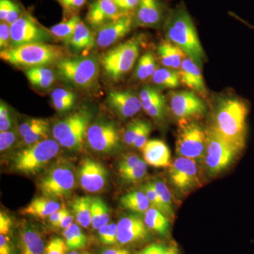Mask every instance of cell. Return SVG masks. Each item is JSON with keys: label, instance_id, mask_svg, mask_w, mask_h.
<instances>
[{"label": "cell", "instance_id": "cell-4", "mask_svg": "<svg viewBox=\"0 0 254 254\" xmlns=\"http://www.w3.org/2000/svg\"><path fill=\"white\" fill-rule=\"evenodd\" d=\"M57 74L62 80L80 89L96 86L100 72L99 62L94 55L66 58L57 63Z\"/></svg>", "mask_w": 254, "mask_h": 254}, {"label": "cell", "instance_id": "cell-29", "mask_svg": "<svg viewBox=\"0 0 254 254\" xmlns=\"http://www.w3.org/2000/svg\"><path fill=\"white\" fill-rule=\"evenodd\" d=\"M93 197L89 195L80 196L73 200L71 209L75 220L78 225L84 228L91 225V204Z\"/></svg>", "mask_w": 254, "mask_h": 254}, {"label": "cell", "instance_id": "cell-45", "mask_svg": "<svg viewBox=\"0 0 254 254\" xmlns=\"http://www.w3.org/2000/svg\"><path fill=\"white\" fill-rule=\"evenodd\" d=\"M68 250L66 242L59 237L53 239L45 248L44 254H66Z\"/></svg>", "mask_w": 254, "mask_h": 254}, {"label": "cell", "instance_id": "cell-33", "mask_svg": "<svg viewBox=\"0 0 254 254\" xmlns=\"http://www.w3.org/2000/svg\"><path fill=\"white\" fill-rule=\"evenodd\" d=\"M144 214V222L148 229L160 235H165L168 233L170 222L166 215L153 207H150Z\"/></svg>", "mask_w": 254, "mask_h": 254}, {"label": "cell", "instance_id": "cell-63", "mask_svg": "<svg viewBox=\"0 0 254 254\" xmlns=\"http://www.w3.org/2000/svg\"><path fill=\"white\" fill-rule=\"evenodd\" d=\"M88 254V253H86V254Z\"/></svg>", "mask_w": 254, "mask_h": 254}, {"label": "cell", "instance_id": "cell-13", "mask_svg": "<svg viewBox=\"0 0 254 254\" xmlns=\"http://www.w3.org/2000/svg\"><path fill=\"white\" fill-rule=\"evenodd\" d=\"M170 108L180 123H187L205 113L206 105L195 92H172L170 95Z\"/></svg>", "mask_w": 254, "mask_h": 254}, {"label": "cell", "instance_id": "cell-20", "mask_svg": "<svg viewBox=\"0 0 254 254\" xmlns=\"http://www.w3.org/2000/svg\"><path fill=\"white\" fill-rule=\"evenodd\" d=\"M123 16L113 0H94L88 7L86 21L92 27L98 29Z\"/></svg>", "mask_w": 254, "mask_h": 254}, {"label": "cell", "instance_id": "cell-51", "mask_svg": "<svg viewBox=\"0 0 254 254\" xmlns=\"http://www.w3.org/2000/svg\"><path fill=\"white\" fill-rule=\"evenodd\" d=\"M66 12L76 14L78 10L86 4V0H56Z\"/></svg>", "mask_w": 254, "mask_h": 254}, {"label": "cell", "instance_id": "cell-46", "mask_svg": "<svg viewBox=\"0 0 254 254\" xmlns=\"http://www.w3.org/2000/svg\"><path fill=\"white\" fill-rule=\"evenodd\" d=\"M12 127V119L8 105L3 102L0 103V132L9 131Z\"/></svg>", "mask_w": 254, "mask_h": 254}, {"label": "cell", "instance_id": "cell-34", "mask_svg": "<svg viewBox=\"0 0 254 254\" xmlns=\"http://www.w3.org/2000/svg\"><path fill=\"white\" fill-rule=\"evenodd\" d=\"M76 100V93L65 88H56L51 93L53 106L60 113H64L71 110Z\"/></svg>", "mask_w": 254, "mask_h": 254}, {"label": "cell", "instance_id": "cell-24", "mask_svg": "<svg viewBox=\"0 0 254 254\" xmlns=\"http://www.w3.org/2000/svg\"><path fill=\"white\" fill-rule=\"evenodd\" d=\"M159 60L164 67L179 71L182 64L187 58L183 50L168 40L160 42L158 47Z\"/></svg>", "mask_w": 254, "mask_h": 254}, {"label": "cell", "instance_id": "cell-38", "mask_svg": "<svg viewBox=\"0 0 254 254\" xmlns=\"http://www.w3.org/2000/svg\"><path fill=\"white\" fill-rule=\"evenodd\" d=\"M153 187L160 197L162 203L165 209V215L166 216H173V206L172 201V195L170 190L163 182L155 181L152 182Z\"/></svg>", "mask_w": 254, "mask_h": 254}, {"label": "cell", "instance_id": "cell-49", "mask_svg": "<svg viewBox=\"0 0 254 254\" xmlns=\"http://www.w3.org/2000/svg\"><path fill=\"white\" fill-rule=\"evenodd\" d=\"M150 132H151V125L148 122L143 121L141 131L138 133V136L136 137L133 147L141 150L145 143L148 141V138Z\"/></svg>", "mask_w": 254, "mask_h": 254}, {"label": "cell", "instance_id": "cell-12", "mask_svg": "<svg viewBox=\"0 0 254 254\" xmlns=\"http://www.w3.org/2000/svg\"><path fill=\"white\" fill-rule=\"evenodd\" d=\"M86 140L94 151L111 153L120 147V132L116 125L112 122H97L88 127Z\"/></svg>", "mask_w": 254, "mask_h": 254}, {"label": "cell", "instance_id": "cell-26", "mask_svg": "<svg viewBox=\"0 0 254 254\" xmlns=\"http://www.w3.org/2000/svg\"><path fill=\"white\" fill-rule=\"evenodd\" d=\"M61 205L55 200L46 197H38L21 210L23 215H31L36 218H46L61 208Z\"/></svg>", "mask_w": 254, "mask_h": 254}, {"label": "cell", "instance_id": "cell-56", "mask_svg": "<svg viewBox=\"0 0 254 254\" xmlns=\"http://www.w3.org/2000/svg\"><path fill=\"white\" fill-rule=\"evenodd\" d=\"M166 249L167 247H164L163 245L153 244L145 247L136 254H165Z\"/></svg>", "mask_w": 254, "mask_h": 254}, {"label": "cell", "instance_id": "cell-31", "mask_svg": "<svg viewBox=\"0 0 254 254\" xmlns=\"http://www.w3.org/2000/svg\"><path fill=\"white\" fill-rule=\"evenodd\" d=\"M151 79L155 86L163 89H175L182 83L179 71L166 67H158Z\"/></svg>", "mask_w": 254, "mask_h": 254}, {"label": "cell", "instance_id": "cell-28", "mask_svg": "<svg viewBox=\"0 0 254 254\" xmlns=\"http://www.w3.org/2000/svg\"><path fill=\"white\" fill-rule=\"evenodd\" d=\"M25 74L32 86L42 91L51 88L56 80L55 71L47 66L28 68Z\"/></svg>", "mask_w": 254, "mask_h": 254}, {"label": "cell", "instance_id": "cell-19", "mask_svg": "<svg viewBox=\"0 0 254 254\" xmlns=\"http://www.w3.org/2000/svg\"><path fill=\"white\" fill-rule=\"evenodd\" d=\"M148 227L138 215L123 217L118 223V242L120 245H128L145 240L148 237Z\"/></svg>", "mask_w": 254, "mask_h": 254}, {"label": "cell", "instance_id": "cell-10", "mask_svg": "<svg viewBox=\"0 0 254 254\" xmlns=\"http://www.w3.org/2000/svg\"><path fill=\"white\" fill-rule=\"evenodd\" d=\"M240 153L213 128L207 131L206 149L203 160L211 175L221 173L228 168Z\"/></svg>", "mask_w": 254, "mask_h": 254}, {"label": "cell", "instance_id": "cell-5", "mask_svg": "<svg viewBox=\"0 0 254 254\" xmlns=\"http://www.w3.org/2000/svg\"><path fill=\"white\" fill-rule=\"evenodd\" d=\"M139 50V41L131 38L105 52L100 60L105 75L114 81L122 79L134 66Z\"/></svg>", "mask_w": 254, "mask_h": 254}, {"label": "cell", "instance_id": "cell-16", "mask_svg": "<svg viewBox=\"0 0 254 254\" xmlns=\"http://www.w3.org/2000/svg\"><path fill=\"white\" fill-rule=\"evenodd\" d=\"M133 27V16L124 15L98 28L96 45L100 48H107L118 43L131 31Z\"/></svg>", "mask_w": 254, "mask_h": 254}, {"label": "cell", "instance_id": "cell-55", "mask_svg": "<svg viewBox=\"0 0 254 254\" xmlns=\"http://www.w3.org/2000/svg\"><path fill=\"white\" fill-rule=\"evenodd\" d=\"M0 254H12L9 235H0Z\"/></svg>", "mask_w": 254, "mask_h": 254}, {"label": "cell", "instance_id": "cell-54", "mask_svg": "<svg viewBox=\"0 0 254 254\" xmlns=\"http://www.w3.org/2000/svg\"><path fill=\"white\" fill-rule=\"evenodd\" d=\"M14 0H0V20L5 22L9 16Z\"/></svg>", "mask_w": 254, "mask_h": 254}, {"label": "cell", "instance_id": "cell-18", "mask_svg": "<svg viewBox=\"0 0 254 254\" xmlns=\"http://www.w3.org/2000/svg\"><path fill=\"white\" fill-rule=\"evenodd\" d=\"M164 21V11L159 0H140L133 14V26L158 28Z\"/></svg>", "mask_w": 254, "mask_h": 254}, {"label": "cell", "instance_id": "cell-42", "mask_svg": "<svg viewBox=\"0 0 254 254\" xmlns=\"http://www.w3.org/2000/svg\"><path fill=\"white\" fill-rule=\"evenodd\" d=\"M49 121L46 119L31 118L25 120L18 128V133L21 137L26 136L28 133L34 131L43 125H48Z\"/></svg>", "mask_w": 254, "mask_h": 254}, {"label": "cell", "instance_id": "cell-62", "mask_svg": "<svg viewBox=\"0 0 254 254\" xmlns=\"http://www.w3.org/2000/svg\"><path fill=\"white\" fill-rule=\"evenodd\" d=\"M245 23H246V24H247V26H250V27H251V28H254V26H251V25L249 24V23H246V22H245Z\"/></svg>", "mask_w": 254, "mask_h": 254}, {"label": "cell", "instance_id": "cell-8", "mask_svg": "<svg viewBox=\"0 0 254 254\" xmlns=\"http://www.w3.org/2000/svg\"><path fill=\"white\" fill-rule=\"evenodd\" d=\"M75 175L71 165L60 163L50 169L40 180L38 187L42 195L51 199L69 196L74 190Z\"/></svg>", "mask_w": 254, "mask_h": 254}, {"label": "cell", "instance_id": "cell-57", "mask_svg": "<svg viewBox=\"0 0 254 254\" xmlns=\"http://www.w3.org/2000/svg\"><path fill=\"white\" fill-rule=\"evenodd\" d=\"M67 210L66 207H65L64 205H63L59 210H57L54 213L52 214L49 217V221L50 223H51V225H53V227H58V224H59L60 220H61L64 215L66 213Z\"/></svg>", "mask_w": 254, "mask_h": 254}, {"label": "cell", "instance_id": "cell-11", "mask_svg": "<svg viewBox=\"0 0 254 254\" xmlns=\"http://www.w3.org/2000/svg\"><path fill=\"white\" fill-rule=\"evenodd\" d=\"M11 47L52 41L50 31L43 28L31 15L24 12L16 22L10 26Z\"/></svg>", "mask_w": 254, "mask_h": 254}, {"label": "cell", "instance_id": "cell-30", "mask_svg": "<svg viewBox=\"0 0 254 254\" xmlns=\"http://www.w3.org/2000/svg\"><path fill=\"white\" fill-rule=\"evenodd\" d=\"M120 203L124 208L138 213H145L151 207L143 190H134L123 195Z\"/></svg>", "mask_w": 254, "mask_h": 254}, {"label": "cell", "instance_id": "cell-23", "mask_svg": "<svg viewBox=\"0 0 254 254\" xmlns=\"http://www.w3.org/2000/svg\"><path fill=\"white\" fill-rule=\"evenodd\" d=\"M141 151L145 163L150 166L166 168L171 165V151L168 145L161 140H148Z\"/></svg>", "mask_w": 254, "mask_h": 254}, {"label": "cell", "instance_id": "cell-6", "mask_svg": "<svg viewBox=\"0 0 254 254\" xmlns=\"http://www.w3.org/2000/svg\"><path fill=\"white\" fill-rule=\"evenodd\" d=\"M91 115L86 110H78L55 124L52 134L61 146L71 150L83 148Z\"/></svg>", "mask_w": 254, "mask_h": 254}, {"label": "cell", "instance_id": "cell-17", "mask_svg": "<svg viewBox=\"0 0 254 254\" xmlns=\"http://www.w3.org/2000/svg\"><path fill=\"white\" fill-rule=\"evenodd\" d=\"M106 102L110 109L123 119L132 118L142 109L139 95L130 90L110 92Z\"/></svg>", "mask_w": 254, "mask_h": 254}, {"label": "cell", "instance_id": "cell-27", "mask_svg": "<svg viewBox=\"0 0 254 254\" xmlns=\"http://www.w3.org/2000/svg\"><path fill=\"white\" fill-rule=\"evenodd\" d=\"M20 254H44V242L41 234L35 229L23 230L19 241Z\"/></svg>", "mask_w": 254, "mask_h": 254}, {"label": "cell", "instance_id": "cell-59", "mask_svg": "<svg viewBox=\"0 0 254 254\" xmlns=\"http://www.w3.org/2000/svg\"><path fill=\"white\" fill-rule=\"evenodd\" d=\"M101 254H131L126 249L110 248L103 251Z\"/></svg>", "mask_w": 254, "mask_h": 254}, {"label": "cell", "instance_id": "cell-60", "mask_svg": "<svg viewBox=\"0 0 254 254\" xmlns=\"http://www.w3.org/2000/svg\"><path fill=\"white\" fill-rule=\"evenodd\" d=\"M165 254H179L178 249L175 246L172 247H167L166 251H165Z\"/></svg>", "mask_w": 254, "mask_h": 254}, {"label": "cell", "instance_id": "cell-36", "mask_svg": "<svg viewBox=\"0 0 254 254\" xmlns=\"http://www.w3.org/2000/svg\"><path fill=\"white\" fill-rule=\"evenodd\" d=\"M158 68L154 55L148 52L142 55L138 60L135 69V77L138 81H146L153 76Z\"/></svg>", "mask_w": 254, "mask_h": 254}, {"label": "cell", "instance_id": "cell-21", "mask_svg": "<svg viewBox=\"0 0 254 254\" xmlns=\"http://www.w3.org/2000/svg\"><path fill=\"white\" fill-rule=\"evenodd\" d=\"M142 109L156 121H163L166 115V100L158 88L145 86L139 93Z\"/></svg>", "mask_w": 254, "mask_h": 254}, {"label": "cell", "instance_id": "cell-53", "mask_svg": "<svg viewBox=\"0 0 254 254\" xmlns=\"http://www.w3.org/2000/svg\"><path fill=\"white\" fill-rule=\"evenodd\" d=\"M12 227L11 218L4 212L0 213V235H9Z\"/></svg>", "mask_w": 254, "mask_h": 254}, {"label": "cell", "instance_id": "cell-32", "mask_svg": "<svg viewBox=\"0 0 254 254\" xmlns=\"http://www.w3.org/2000/svg\"><path fill=\"white\" fill-rule=\"evenodd\" d=\"M81 19L78 15H72L68 18H65L58 24L52 26L49 31L52 36L64 42L65 44L68 45Z\"/></svg>", "mask_w": 254, "mask_h": 254}, {"label": "cell", "instance_id": "cell-40", "mask_svg": "<svg viewBox=\"0 0 254 254\" xmlns=\"http://www.w3.org/2000/svg\"><path fill=\"white\" fill-rule=\"evenodd\" d=\"M98 236L100 242L105 245H113L118 243V224L108 223L98 229Z\"/></svg>", "mask_w": 254, "mask_h": 254}, {"label": "cell", "instance_id": "cell-7", "mask_svg": "<svg viewBox=\"0 0 254 254\" xmlns=\"http://www.w3.org/2000/svg\"><path fill=\"white\" fill-rule=\"evenodd\" d=\"M60 150V145L56 140L48 138L38 142L18 152L14 158L15 168L23 173H38L58 155Z\"/></svg>", "mask_w": 254, "mask_h": 254}, {"label": "cell", "instance_id": "cell-48", "mask_svg": "<svg viewBox=\"0 0 254 254\" xmlns=\"http://www.w3.org/2000/svg\"><path fill=\"white\" fill-rule=\"evenodd\" d=\"M123 15H131L136 11L140 0H113Z\"/></svg>", "mask_w": 254, "mask_h": 254}, {"label": "cell", "instance_id": "cell-44", "mask_svg": "<svg viewBox=\"0 0 254 254\" xmlns=\"http://www.w3.org/2000/svg\"><path fill=\"white\" fill-rule=\"evenodd\" d=\"M142 190L144 192L145 195L149 200L151 207L158 209L165 215V209H164L163 203H162L160 197H159L158 193H157L152 183H148L144 185L142 187Z\"/></svg>", "mask_w": 254, "mask_h": 254}, {"label": "cell", "instance_id": "cell-61", "mask_svg": "<svg viewBox=\"0 0 254 254\" xmlns=\"http://www.w3.org/2000/svg\"><path fill=\"white\" fill-rule=\"evenodd\" d=\"M69 254H78V252H71V253H70Z\"/></svg>", "mask_w": 254, "mask_h": 254}, {"label": "cell", "instance_id": "cell-35", "mask_svg": "<svg viewBox=\"0 0 254 254\" xmlns=\"http://www.w3.org/2000/svg\"><path fill=\"white\" fill-rule=\"evenodd\" d=\"M110 222L109 209L100 197H95L92 200L91 225L95 230L108 225Z\"/></svg>", "mask_w": 254, "mask_h": 254}, {"label": "cell", "instance_id": "cell-47", "mask_svg": "<svg viewBox=\"0 0 254 254\" xmlns=\"http://www.w3.org/2000/svg\"><path fill=\"white\" fill-rule=\"evenodd\" d=\"M17 133L18 129H10L9 131L0 132V151H5L14 144Z\"/></svg>", "mask_w": 254, "mask_h": 254}, {"label": "cell", "instance_id": "cell-2", "mask_svg": "<svg viewBox=\"0 0 254 254\" xmlns=\"http://www.w3.org/2000/svg\"><path fill=\"white\" fill-rule=\"evenodd\" d=\"M164 32L168 41L201 66L205 59L204 51L193 19L185 5H180L170 11L164 23Z\"/></svg>", "mask_w": 254, "mask_h": 254}, {"label": "cell", "instance_id": "cell-9", "mask_svg": "<svg viewBox=\"0 0 254 254\" xmlns=\"http://www.w3.org/2000/svg\"><path fill=\"white\" fill-rule=\"evenodd\" d=\"M176 140L177 155L198 160L204 159L207 145V131L193 122L181 123Z\"/></svg>", "mask_w": 254, "mask_h": 254}, {"label": "cell", "instance_id": "cell-52", "mask_svg": "<svg viewBox=\"0 0 254 254\" xmlns=\"http://www.w3.org/2000/svg\"><path fill=\"white\" fill-rule=\"evenodd\" d=\"M141 158L135 154L127 155L118 164L119 173H125L136 165Z\"/></svg>", "mask_w": 254, "mask_h": 254}, {"label": "cell", "instance_id": "cell-41", "mask_svg": "<svg viewBox=\"0 0 254 254\" xmlns=\"http://www.w3.org/2000/svg\"><path fill=\"white\" fill-rule=\"evenodd\" d=\"M49 131V124L36 128L34 131L26 135V136L23 137V145L29 146V145L35 144L38 142L48 139Z\"/></svg>", "mask_w": 254, "mask_h": 254}, {"label": "cell", "instance_id": "cell-14", "mask_svg": "<svg viewBox=\"0 0 254 254\" xmlns=\"http://www.w3.org/2000/svg\"><path fill=\"white\" fill-rule=\"evenodd\" d=\"M196 160L178 157L170 165L169 177L177 190L185 191L194 187L199 182Z\"/></svg>", "mask_w": 254, "mask_h": 254}, {"label": "cell", "instance_id": "cell-43", "mask_svg": "<svg viewBox=\"0 0 254 254\" xmlns=\"http://www.w3.org/2000/svg\"><path fill=\"white\" fill-rule=\"evenodd\" d=\"M143 120H133L127 125L125 133H124V141L127 145L133 146L136 141V137L141 131Z\"/></svg>", "mask_w": 254, "mask_h": 254}, {"label": "cell", "instance_id": "cell-39", "mask_svg": "<svg viewBox=\"0 0 254 254\" xmlns=\"http://www.w3.org/2000/svg\"><path fill=\"white\" fill-rule=\"evenodd\" d=\"M147 164L145 160H141L133 168L129 169L125 173L120 174L123 180L127 182H136L139 181L145 176L147 173Z\"/></svg>", "mask_w": 254, "mask_h": 254}, {"label": "cell", "instance_id": "cell-15", "mask_svg": "<svg viewBox=\"0 0 254 254\" xmlns=\"http://www.w3.org/2000/svg\"><path fill=\"white\" fill-rule=\"evenodd\" d=\"M78 170V181L85 191L98 193L106 186L108 171L99 162L88 158L83 159Z\"/></svg>", "mask_w": 254, "mask_h": 254}, {"label": "cell", "instance_id": "cell-37", "mask_svg": "<svg viewBox=\"0 0 254 254\" xmlns=\"http://www.w3.org/2000/svg\"><path fill=\"white\" fill-rule=\"evenodd\" d=\"M63 235L68 250H81L86 245V235L76 224L73 223L68 228L64 230Z\"/></svg>", "mask_w": 254, "mask_h": 254}, {"label": "cell", "instance_id": "cell-1", "mask_svg": "<svg viewBox=\"0 0 254 254\" xmlns=\"http://www.w3.org/2000/svg\"><path fill=\"white\" fill-rule=\"evenodd\" d=\"M250 107L246 100L230 97L219 102L215 112L214 131L240 152L247 141V120Z\"/></svg>", "mask_w": 254, "mask_h": 254}, {"label": "cell", "instance_id": "cell-58", "mask_svg": "<svg viewBox=\"0 0 254 254\" xmlns=\"http://www.w3.org/2000/svg\"><path fill=\"white\" fill-rule=\"evenodd\" d=\"M73 220H74V217L67 210L66 213L64 215L63 218L60 220L59 224H58V227L63 228L64 230L67 229L71 226V225H73Z\"/></svg>", "mask_w": 254, "mask_h": 254}, {"label": "cell", "instance_id": "cell-25", "mask_svg": "<svg viewBox=\"0 0 254 254\" xmlns=\"http://www.w3.org/2000/svg\"><path fill=\"white\" fill-rule=\"evenodd\" d=\"M68 45L74 51L86 55L96 45V36L81 20Z\"/></svg>", "mask_w": 254, "mask_h": 254}, {"label": "cell", "instance_id": "cell-22", "mask_svg": "<svg viewBox=\"0 0 254 254\" xmlns=\"http://www.w3.org/2000/svg\"><path fill=\"white\" fill-rule=\"evenodd\" d=\"M179 73L182 83L197 94L205 96L206 88L200 65L187 57L182 64Z\"/></svg>", "mask_w": 254, "mask_h": 254}, {"label": "cell", "instance_id": "cell-3", "mask_svg": "<svg viewBox=\"0 0 254 254\" xmlns=\"http://www.w3.org/2000/svg\"><path fill=\"white\" fill-rule=\"evenodd\" d=\"M67 51L63 47L35 43L1 50L0 58L13 66L28 69L58 63L67 58Z\"/></svg>", "mask_w": 254, "mask_h": 254}, {"label": "cell", "instance_id": "cell-50", "mask_svg": "<svg viewBox=\"0 0 254 254\" xmlns=\"http://www.w3.org/2000/svg\"><path fill=\"white\" fill-rule=\"evenodd\" d=\"M11 28L6 22L0 23V48L1 50L8 49L11 47Z\"/></svg>", "mask_w": 254, "mask_h": 254}]
</instances>
